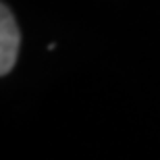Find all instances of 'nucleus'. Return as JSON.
<instances>
[{"label":"nucleus","instance_id":"obj_1","mask_svg":"<svg viewBox=\"0 0 160 160\" xmlns=\"http://www.w3.org/2000/svg\"><path fill=\"white\" fill-rule=\"evenodd\" d=\"M21 31L6 4L0 6V75H8L17 62Z\"/></svg>","mask_w":160,"mask_h":160}]
</instances>
